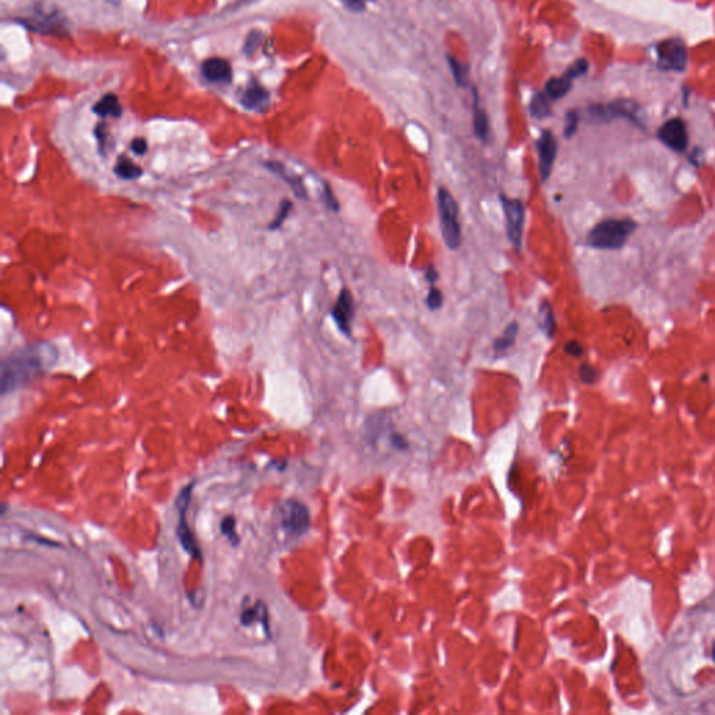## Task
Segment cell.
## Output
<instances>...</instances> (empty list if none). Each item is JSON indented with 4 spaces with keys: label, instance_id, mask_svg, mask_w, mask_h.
<instances>
[{
    "label": "cell",
    "instance_id": "obj_1",
    "mask_svg": "<svg viewBox=\"0 0 715 715\" xmlns=\"http://www.w3.org/2000/svg\"><path fill=\"white\" fill-rule=\"evenodd\" d=\"M46 345L31 346L10 355L1 365V391L16 390L41 374L48 364Z\"/></svg>",
    "mask_w": 715,
    "mask_h": 715
},
{
    "label": "cell",
    "instance_id": "obj_2",
    "mask_svg": "<svg viewBox=\"0 0 715 715\" xmlns=\"http://www.w3.org/2000/svg\"><path fill=\"white\" fill-rule=\"evenodd\" d=\"M636 226L630 220H605L591 229L588 243L597 249H619L627 242Z\"/></svg>",
    "mask_w": 715,
    "mask_h": 715
},
{
    "label": "cell",
    "instance_id": "obj_3",
    "mask_svg": "<svg viewBox=\"0 0 715 715\" xmlns=\"http://www.w3.org/2000/svg\"><path fill=\"white\" fill-rule=\"evenodd\" d=\"M438 206L440 214L442 233L446 245L457 249L461 245V226L458 221V206L447 189L438 190Z\"/></svg>",
    "mask_w": 715,
    "mask_h": 715
},
{
    "label": "cell",
    "instance_id": "obj_4",
    "mask_svg": "<svg viewBox=\"0 0 715 715\" xmlns=\"http://www.w3.org/2000/svg\"><path fill=\"white\" fill-rule=\"evenodd\" d=\"M503 211L506 217L507 236L514 246L516 250L521 249L523 240V229H524V206L519 198H509L507 196H502Z\"/></svg>",
    "mask_w": 715,
    "mask_h": 715
},
{
    "label": "cell",
    "instance_id": "obj_5",
    "mask_svg": "<svg viewBox=\"0 0 715 715\" xmlns=\"http://www.w3.org/2000/svg\"><path fill=\"white\" fill-rule=\"evenodd\" d=\"M281 527L291 536H301L309 528V512L295 500H290L281 507Z\"/></svg>",
    "mask_w": 715,
    "mask_h": 715
},
{
    "label": "cell",
    "instance_id": "obj_6",
    "mask_svg": "<svg viewBox=\"0 0 715 715\" xmlns=\"http://www.w3.org/2000/svg\"><path fill=\"white\" fill-rule=\"evenodd\" d=\"M658 62L662 69L682 72L687 63V52L683 42L678 38L667 39L657 46Z\"/></svg>",
    "mask_w": 715,
    "mask_h": 715
},
{
    "label": "cell",
    "instance_id": "obj_7",
    "mask_svg": "<svg viewBox=\"0 0 715 715\" xmlns=\"http://www.w3.org/2000/svg\"><path fill=\"white\" fill-rule=\"evenodd\" d=\"M24 24L37 33L43 34H58V33H66V23L65 18L59 16L58 11L55 10H48L46 7L43 9H34L30 17L24 20Z\"/></svg>",
    "mask_w": 715,
    "mask_h": 715
},
{
    "label": "cell",
    "instance_id": "obj_8",
    "mask_svg": "<svg viewBox=\"0 0 715 715\" xmlns=\"http://www.w3.org/2000/svg\"><path fill=\"white\" fill-rule=\"evenodd\" d=\"M536 151H538V165H539V175L541 181L546 182L548 178L551 176L556 154H558V142L555 136L549 132L545 130L541 133L538 142H536Z\"/></svg>",
    "mask_w": 715,
    "mask_h": 715
},
{
    "label": "cell",
    "instance_id": "obj_9",
    "mask_svg": "<svg viewBox=\"0 0 715 715\" xmlns=\"http://www.w3.org/2000/svg\"><path fill=\"white\" fill-rule=\"evenodd\" d=\"M191 488H193L191 485L186 487L185 489L181 492V494L178 497V509H179V513H181V521L178 524V538H179L184 549L188 552L189 555L197 558V556H200L198 545H197V541L193 536L190 528L188 527L186 521H185V514H186L189 503H190V497H191Z\"/></svg>",
    "mask_w": 715,
    "mask_h": 715
},
{
    "label": "cell",
    "instance_id": "obj_10",
    "mask_svg": "<svg viewBox=\"0 0 715 715\" xmlns=\"http://www.w3.org/2000/svg\"><path fill=\"white\" fill-rule=\"evenodd\" d=\"M660 140L674 151H684L689 143L687 129L682 119H671L668 120L658 132Z\"/></svg>",
    "mask_w": 715,
    "mask_h": 715
},
{
    "label": "cell",
    "instance_id": "obj_11",
    "mask_svg": "<svg viewBox=\"0 0 715 715\" xmlns=\"http://www.w3.org/2000/svg\"><path fill=\"white\" fill-rule=\"evenodd\" d=\"M354 298L351 292L348 290H342L332 310V316L339 326V332L345 336H351V322L354 319Z\"/></svg>",
    "mask_w": 715,
    "mask_h": 715
},
{
    "label": "cell",
    "instance_id": "obj_12",
    "mask_svg": "<svg viewBox=\"0 0 715 715\" xmlns=\"http://www.w3.org/2000/svg\"><path fill=\"white\" fill-rule=\"evenodd\" d=\"M201 72L207 80L214 83H228L232 77L231 65L221 58H211L206 60L201 66Z\"/></svg>",
    "mask_w": 715,
    "mask_h": 715
},
{
    "label": "cell",
    "instance_id": "obj_13",
    "mask_svg": "<svg viewBox=\"0 0 715 715\" xmlns=\"http://www.w3.org/2000/svg\"><path fill=\"white\" fill-rule=\"evenodd\" d=\"M268 100H270L268 92L264 90L262 85H259L258 83H250L245 88L243 95L240 98L242 104L248 110H253V111H262V110H264L268 105Z\"/></svg>",
    "mask_w": 715,
    "mask_h": 715
},
{
    "label": "cell",
    "instance_id": "obj_14",
    "mask_svg": "<svg viewBox=\"0 0 715 715\" xmlns=\"http://www.w3.org/2000/svg\"><path fill=\"white\" fill-rule=\"evenodd\" d=\"M472 113H474V130H475L477 137L482 142H488L490 133L489 120H488V115L484 111V108H481V105L478 102L477 92H474Z\"/></svg>",
    "mask_w": 715,
    "mask_h": 715
},
{
    "label": "cell",
    "instance_id": "obj_15",
    "mask_svg": "<svg viewBox=\"0 0 715 715\" xmlns=\"http://www.w3.org/2000/svg\"><path fill=\"white\" fill-rule=\"evenodd\" d=\"M571 81L573 78L570 75L565 73L562 77H555V78H551L546 85H545V91L544 94L551 100V101H556V100H561L562 97H565L566 94L570 91L571 88Z\"/></svg>",
    "mask_w": 715,
    "mask_h": 715
},
{
    "label": "cell",
    "instance_id": "obj_16",
    "mask_svg": "<svg viewBox=\"0 0 715 715\" xmlns=\"http://www.w3.org/2000/svg\"><path fill=\"white\" fill-rule=\"evenodd\" d=\"M115 174L120 178V179H125V181H133V179H137L142 176L143 171L140 166H137L136 164H133L129 158L126 157H120L113 168Z\"/></svg>",
    "mask_w": 715,
    "mask_h": 715
},
{
    "label": "cell",
    "instance_id": "obj_17",
    "mask_svg": "<svg viewBox=\"0 0 715 715\" xmlns=\"http://www.w3.org/2000/svg\"><path fill=\"white\" fill-rule=\"evenodd\" d=\"M94 112L100 116H115L119 117L122 115V107L116 98V95L108 94L104 98H101L95 105H94Z\"/></svg>",
    "mask_w": 715,
    "mask_h": 715
},
{
    "label": "cell",
    "instance_id": "obj_18",
    "mask_svg": "<svg viewBox=\"0 0 715 715\" xmlns=\"http://www.w3.org/2000/svg\"><path fill=\"white\" fill-rule=\"evenodd\" d=\"M517 334H519V324L516 322H513L506 327L504 333L494 341V352L502 354V352L510 349L514 345Z\"/></svg>",
    "mask_w": 715,
    "mask_h": 715
},
{
    "label": "cell",
    "instance_id": "obj_19",
    "mask_svg": "<svg viewBox=\"0 0 715 715\" xmlns=\"http://www.w3.org/2000/svg\"><path fill=\"white\" fill-rule=\"evenodd\" d=\"M551 102L552 101L544 92H538L531 100L529 112L536 119H544V117L549 116V113H551Z\"/></svg>",
    "mask_w": 715,
    "mask_h": 715
},
{
    "label": "cell",
    "instance_id": "obj_20",
    "mask_svg": "<svg viewBox=\"0 0 715 715\" xmlns=\"http://www.w3.org/2000/svg\"><path fill=\"white\" fill-rule=\"evenodd\" d=\"M541 327L542 330L548 334V337H554L555 329H556V322H555V313L549 302H544L541 304Z\"/></svg>",
    "mask_w": 715,
    "mask_h": 715
},
{
    "label": "cell",
    "instance_id": "obj_21",
    "mask_svg": "<svg viewBox=\"0 0 715 715\" xmlns=\"http://www.w3.org/2000/svg\"><path fill=\"white\" fill-rule=\"evenodd\" d=\"M268 166H270L274 172H277L278 175H281V176H282V179H284V181H287V182L290 184V186L294 189V191L297 193V196H298V197H306V190H304L303 185H302L301 179L294 178V176H290V175L287 174L285 168H284L281 164H270Z\"/></svg>",
    "mask_w": 715,
    "mask_h": 715
},
{
    "label": "cell",
    "instance_id": "obj_22",
    "mask_svg": "<svg viewBox=\"0 0 715 715\" xmlns=\"http://www.w3.org/2000/svg\"><path fill=\"white\" fill-rule=\"evenodd\" d=\"M449 63H450V69H452V75H454V80L458 85H464L468 80V68L461 62L458 60L457 58L454 56H450L449 55Z\"/></svg>",
    "mask_w": 715,
    "mask_h": 715
},
{
    "label": "cell",
    "instance_id": "obj_23",
    "mask_svg": "<svg viewBox=\"0 0 715 715\" xmlns=\"http://www.w3.org/2000/svg\"><path fill=\"white\" fill-rule=\"evenodd\" d=\"M291 207H292V204H291V201H288V200H284V201L281 203V206H280V211H278V214L275 216V220H274V221L271 223V226H270L271 229H275V228H280V226H282L284 220H285V218H287V216L290 214Z\"/></svg>",
    "mask_w": 715,
    "mask_h": 715
},
{
    "label": "cell",
    "instance_id": "obj_24",
    "mask_svg": "<svg viewBox=\"0 0 715 715\" xmlns=\"http://www.w3.org/2000/svg\"><path fill=\"white\" fill-rule=\"evenodd\" d=\"M426 304L432 310H438L443 304V295H442V292L438 288L432 287L429 290V294H428V298H426Z\"/></svg>",
    "mask_w": 715,
    "mask_h": 715
},
{
    "label": "cell",
    "instance_id": "obj_25",
    "mask_svg": "<svg viewBox=\"0 0 715 715\" xmlns=\"http://www.w3.org/2000/svg\"><path fill=\"white\" fill-rule=\"evenodd\" d=\"M577 125H578V113L570 111L566 116L565 136L567 139H570L576 133Z\"/></svg>",
    "mask_w": 715,
    "mask_h": 715
},
{
    "label": "cell",
    "instance_id": "obj_26",
    "mask_svg": "<svg viewBox=\"0 0 715 715\" xmlns=\"http://www.w3.org/2000/svg\"><path fill=\"white\" fill-rule=\"evenodd\" d=\"M221 529H223V534L226 535L228 539H231L232 544L238 542V535H236V531H235V520L233 517H226L221 523Z\"/></svg>",
    "mask_w": 715,
    "mask_h": 715
},
{
    "label": "cell",
    "instance_id": "obj_27",
    "mask_svg": "<svg viewBox=\"0 0 715 715\" xmlns=\"http://www.w3.org/2000/svg\"><path fill=\"white\" fill-rule=\"evenodd\" d=\"M587 70H588V62L586 59H578L576 63H573L570 66V69L566 73L574 80V78H577L580 75H586Z\"/></svg>",
    "mask_w": 715,
    "mask_h": 715
},
{
    "label": "cell",
    "instance_id": "obj_28",
    "mask_svg": "<svg viewBox=\"0 0 715 715\" xmlns=\"http://www.w3.org/2000/svg\"><path fill=\"white\" fill-rule=\"evenodd\" d=\"M580 377H581V380H583L586 384H593V383H595V380H597V377H598V374H597V371H595L591 365H587V364H586V365H583V366L580 368Z\"/></svg>",
    "mask_w": 715,
    "mask_h": 715
},
{
    "label": "cell",
    "instance_id": "obj_29",
    "mask_svg": "<svg viewBox=\"0 0 715 715\" xmlns=\"http://www.w3.org/2000/svg\"><path fill=\"white\" fill-rule=\"evenodd\" d=\"M566 354H568L570 356H574V358H578L583 355V345L577 341H570L567 342L565 345Z\"/></svg>",
    "mask_w": 715,
    "mask_h": 715
},
{
    "label": "cell",
    "instance_id": "obj_30",
    "mask_svg": "<svg viewBox=\"0 0 715 715\" xmlns=\"http://www.w3.org/2000/svg\"><path fill=\"white\" fill-rule=\"evenodd\" d=\"M324 198H326V204H327V207H329V208H332V210H339V201L336 200V197H334V194H333L332 189L329 188L327 185H326V188H324Z\"/></svg>",
    "mask_w": 715,
    "mask_h": 715
},
{
    "label": "cell",
    "instance_id": "obj_31",
    "mask_svg": "<svg viewBox=\"0 0 715 715\" xmlns=\"http://www.w3.org/2000/svg\"><path fill=\"white\" fill-rule=\"evenodd\" d=\"M342 3L349 9V10H354V11H361L365 9L368 0H342Z\"/></svg>",
    "mask_w": 715,
    "mask_h": 715
},
{
    "label": "cell",
    "instance_id": "obj_32",
    "mask_svg": "<svg viewBox=\"0 0 715 715\" xmlns=\"http://www.w3.org/2000/svg\"><path fill=\"white\" fill-rule=\"evenodd\" d=\"M132 150L139 155H143L147 151V143L144 139H136L132 143Z\"/></svg>",
    "mask_w": 715,
    "mask_h": 715
},
{
    "label": "cell",
    "instance_id": "obj_33",
    "mask_svg": "<svg viewBox=\"0 0 715 715\" xmlns=\"http://www.w3.org/2000/svg\"><path fill=\"white\" fill-rule=\"evenodd\" d=\"M426 278L429 280V282H430L432 285H433V284H435V281L438 280V272H436V270H435V267H433V265L428 267V270H426Z\"/></svg>",
    "mask_w": 715,
    "mask_h": 715
},
{
    "label": "cell",
    "instance_id": "obj_34",
    "mask_svg": "<svg viewBox=\"0 0 715 715\" xmlns=\"http://www.w3.org/2000/svg\"><path fill=\"white\" fill-rule=\"evenodd\" d=\"M713 658H714L715 661V647H714V651H713Z\"/></svg>",
    "mask_w": 715,
    "mask_h": 715
}]
</instances>
